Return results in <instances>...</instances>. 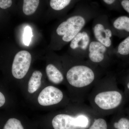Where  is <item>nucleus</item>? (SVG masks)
Here are the masks:
<instances>
[{"instance_id": "nucleus-17", "label": "nucleus", "mask_w": 129, "mask_h": 129, "mask_svg": "<svg viewBox=\"0 0 129 129\" xmlns=\"http://www.w3.org/2000/svg\"><path fill=\"white\" fill-rule=\"evenodd\" d=\"M32 37V29L29 26H27L24 29L23 35L24 43L27 46H28L31 41Z\"/></svg>"}, {"instance_id": "nucleus-23", "label": "nucleus", "mask_w": 129, "mask_h": 129, "mask_svg": "<svg viewBox=\"0 0 129 129\" xmlns=\"http://www.w3.org/2000/svg\"><path fill=\"white\" fill-rule=\"evenodd\" d=\"M6 102V96L2 91H0V108L5 106Z\"/></svg>"}, {"instance_id": "nucleus-13", "label": "nucleus", "mask_w": 129, "mask_h": 129, "mask_svg": "<svg viewBox=\"0 0 129 129\" xmlns=\"http://www.w3.org/2000/svg\"><path fill=\"white\" fill-rule=\"evenodd\" d=\"M73 0H50V6L57 11H62L71 4Z\"/></svg>"}, {"instance_id": "nucleus-21", "label": "nucleus", "mask_w": 129, "mask_h": 129, "mask_svg": "<svg viewBox=\"0 0 129 129\" xmlns=\"http://www.w3.org/2000/svg\"><path fill=\"white\" fill-rule=\"evenodd\" d=\"M104 5L109 8H112L117 2V0H101Z\"/></svg>"}, {"instance_id": "nucleus-18", "label": "nucleus", "mask_w": 129, "mask_h": 129, "mask_svg": "<svg viewBox=\"0 0 129 129\" xmlns=\"http://www.w3.org/2000/svg\"><path fill=\"white\" fill-rule=\"evenodd\" d=\"M76 123L78 128H86L89 123L88 118L84 115H80L76 117Z\"/></svg>"}, {"instance_id": "nucleus-3", "label": "nucleus", "mask_w": 129, "mask_h": 129, "mask_svg": "<svg viewBox=\"0 0 129 129\" xmlns=\"http://www.w3.org/2000/svg\"><path fill=\"white\" fill-rule=\"evenodd\" d=\"M32 61L31 54L28 51L18 52L14 56L12 66V75L18 79L23 78L27 74Z\"/></svg>"}, {"instance_id": "nucleus-1", "label": "nucleus", "mask_w": 129, "mask_h": 129, "mask_svg": "<svg viewBox=\"0 0 129 129\" xmlns=\"http://www.w3.org/2000/svg\"><path fill=\"white\" fill-rule=\"evenodd\" d=\"M92 29L95 40L104 45L110 51L112 48L113 32L108 17L101 14L94 18Z\"/></svg>"}, {"instance_id": "nucleus-14", "label": "nucleus", "mask_w": 129, "mask_h": 129, "mask_svg": "<svg viewBox=\"0 0 129 129\" xmlns=\"http://www.w3.org/2000/svg\"><path fill=\"white\" fill-rule=\"evenodd\" d=\"M3 129H24V128L20 120L12 118L7 120Z\"/></svg>"}, {"instance_id": "nucleus-20", "label": "nucleus", "mask_w": 129, "mask_h": 129, "mask_svg": "<svg viewBox=\"0 0 129 129\" xmlns=\"http://www.w3.org/2000/svg\"><path fill=\"white\" fill-rule=\"evenodd\" d=\"M12 0H0V8L3 9H6L11 6Z\"/></svg>"}, {"instance_id": "nucleus-8", "label": "nucleus", "mask_w": 129, "mask_h": 129, "mask_svg": "<svg viewBox=\"0 0 129 129\" xmlns=\"http://www.w3.org/2000/svg\"><path fill=\"white\" fill-rule=\"evenodd\" d=\"M54 129H76L78 127L76 117L66 114H59L54 117L52 121Z\"/></svg>"}, {"instance_id": "nucleus-16", "label": "nucleus", "mask_w": 129, "mask_h": 129, "mask_svg": "<svg viewBox=\"0 0 129 129\" xmlns=\"http://www.w3.org/2000/svg\"><path fill=\"white\" fill-rule=\"evenodd\" d=\"M89 129H107V122L103 119H98L95 120Z\"/></svg>"}, {"instance_id": "nucleus-9", "label": "nucleus", "mask_w": 129, "mask_h": 129, "mask_svg": "<svg viewBox=\"0 0 129 129\" xmlns=\"http://www.w3.org/2000/svg\"><path fill=\"white\" fill-rule=\"evenodd\" d=\"M46 72L49 80L55 84H59L63 80L64 77L61 72L53 64L47 65Z\"/></svg>"}, {"instance_id": "nucleus-11", "label": "nucleus", "mask_w": 129, "mask_h": 129, "mask_svg": "<svg viewBox=\"0 0 129 129\" xmlns=\"http://www.w3.org/2000/svg\"><path fill=\"white\" fill-rule=\"evenodd\" d=\"M42 74L40 71H35L33 72L28 83V92L30 94L35 92L40 86Z\"/></svg>"}, {"instance_id": "nucleus-22", "label": "nucleus", "mask_w": 129, "mask_h": 129, "mask_svg": "<svg viewBox=\"0 0 129 129\" xmlns=\"http://www.w3.org/2000/svg\"><path fill=\"white\" fill-rule=\"evenodd\" d=\"M120 3L123 8L129 14V0H121Z\"/></svg>"}, {"instance_id": "nucleus-24", "label": "nucleus", "mask_w": 129, "mask_h": 129, "mask_svg": "<svg viewBox=\"0 0 129 129\" xmlns=\"http://www.w3.org/2000/svg\"><path fill=\"white\" fill-rule=\"evenodd\" d=\"M127 88H128V89L129 90V82L128 83V84H127Z\"/></svg>"}, {"instance_id": "nucleus-10", "label": "nucleus", "mask_w": 129, "mask_h": 129, "mask_svg": "<svg viewBox=\"0 0 129 129\" xmlns=\"http://www.w3.org/2000/svg\"><path fill=\"white\" fill-rule=\"evenodd\" d=\"M111 27L113 32L117 30L129 33V17L125 16L118 17L113 21Z\"/></svg>"}, {"instance_id": "nucleus-7", "label": "nucleus", "mask_w": 129, "mask_h": 129, "mask_svg": "<svg viewBox=\"0 0 129 129\" xmlns=\"http://www.w3.org/2000/svg\"><path fill=\"white\" fill-rule=\"evenodd\" d=\"M109 51L105 46L99 42L95 40H91L88 48V57L94 63H100L104 61L106 54Z\"/></svg>"}, {"instance_id": "nucleus-15", "label": "nucleus", "mask_w": 129, "mask_h": 129, "mask_svg": "<svg viewBox=\"0 0 129 129\" xmlns=\"http://www.w3.org/2000/svg\"><path fill=\"white\" fill-rule=\"evenodd\" d=\"M117 52L122 56H127L129 54V36L119 44Z\"/></svg>"}, {"instance_id": "nucleus-4", "label": "nucleus", "mask_w": 129, "mask_h": 129, "mask_svg": "<svg viewBox=\"0 0 129 129\" xmlns=\"http://www.w3.org/2000/svg\"><path fill=\"white\" fill-rule=\"evenodd\" d=\"M122 99V95L117 91H103L95 96V103L99 108L108 110L115 108L120 105Z\"/></svg>"}, {"instance_id": "nucleus-19", "label": "nucleus", "mask_w": 129, "mask_h": 129, "mask_svg": "<svg viewBox=\"0 0 129 129\" xmlns=\"http://www.w3.org/2000/svg\"><path fill=\"white\" fill-rule=\"evenodd\" d=\"M114 127L117 129H129V120L126 118H122L115 122Z\"/></svg>"}, {"instance_id": "nucleus-5", "label": "nucleus", "mask_w": 129, "mask_h": 129, "mask_svg": "<svg viewBox=\"0 0 129 129\" xmlns=\"http://www.w3.org/2000/svg\"><path fill=\"white\" fill-rule=\"evenodd\" d=\"M63 96L61 90L52 86H49L43 89L40 93L38 102L41 106H50L60 103Z\"/></svg>"}, {"instance_id": "nucleus-6", "label": "nucleus", "mask_w": 129, "mask_h": 129, "mask_svg": "<svg viewBox=\"0 0 129 129\" xmlns=\"http://www.w3.org/2000/svg\"><path fill=\"white\" fill-rule=\"evenodd\" d=\"M91 41L89 31L83 29L70 41V47L72 50L80 54H87Z\"/></svg>"}, {"instance_id": "nucleus-12", "label": "nucleus", "mask_w": 129, "mask_h": 129, "mask_svg": "<svg viewBox=\"0 0 129 129\" xmlns=\"http://www.w3.org/2000/svg\"><path fill=\"white\" fill-rule=\"evenodd\" d=\"M39 3L40 0H23V13L26 16L34 14L37 10Z\"/></svg>"}, {"instance_id": "nucleus-2", "label": "nucleus", "mask_w": 129, "mask_h": 129, "mask_svg": "<svg viewBox=\"0 0 129 129\" xmlns=\"http://www.w3.org/2000/svg\"><path fill=\"white\" fill-rule=\"evenodd\" d=\"M95 78V73L92 69L84 64H78L72 67L67 74L68 82L76 88H83L89 85Z\"/></svg>"}]
</instances>
